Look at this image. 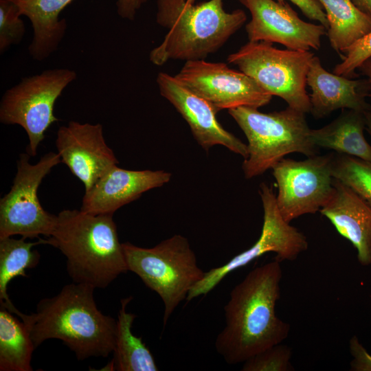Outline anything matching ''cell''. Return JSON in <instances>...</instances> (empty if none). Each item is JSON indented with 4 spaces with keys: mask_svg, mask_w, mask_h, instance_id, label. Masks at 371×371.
<instances>
[{
    "mask_svg": "<svg viewBox=\"0 0 371 371\" xmlns=\"http://www.w3.org/2000/svg\"><path fill=\"white\" fill-rule=\"evenodd\" d=\"M282 271L275 260L249 271L231 291L224 306L225 326L215 348L227 363L236 365L281 344L290 325L276 315Z\"/></svg>",
    "mask_w": 371,
    "mask_h": 371,
    "instance_id": "obj_1",
    "label": "cell"
},
{
    "mask_svg": "<svg viewBox=\"0 0 371 371\" xmlns=\"http://www.w3.org/2000/svg\"><path fill=\"white\" fill-rule=\"evenodd\" d=\"M95 288L72 282L55 296L41 300L36 312L21 313L35 348L47 339L61 340L78 360L107 357L115 346L117 320L100 312Z\"/></svg>",
    "mask_w": 371,
    "mask_h": 371,
    "instance_id": "obj_2",
    "label": "cell"
},
{
    "mask_svg": "<svg viewBox=\"0 0 371 371\" xmlns=\"http://www.w3.org/2000/svg\"><path fill=\"white\" fill-rule=\"evenodd\" d=\"M113 215L80 210H64L57 215L47 244L65 255L73 282L103 289L128 271Z\"/></svg>",
    "mask_w": 371,
    "mask_h": 371,
    "instance_id": "obj_3",
    "label": "cell"
},
{
    "mask_svg": "<svg viewBox=\"0 0 371 371\" xmlns=\"http://www.w3.org/2000/svg\"><path fill=\"white\" fill-rule=\"evenodd\" d=\"M157 23L168 30L159 45L150 52V60L163 65L170 60H202L217 52L245 23L240 9L231 12L223 0L194 5L186 0H157Z\"/></svg>",
    "mask_w": 371,
    "mask_h": 371,
    "instance_id": "obj_4",
    "label": "cell"
},
{
    "mask_svg": "<svg viewBox=\"0 0 371 371\" xmlns=\"http://www.w3.org/2000/svg\"><path fill=\"white\" fill-rule=\"evenodd\" d=\"M228 113L248 141V157L242 165L247 179L271 169L288 154L298 153L307 157L317 154L318 148L311 140V128L302 111L288 106L262 113L257 108L238 106Z\"/></svg>",
    "mask_w": 371,
    "mask_h": 371,
    "instance_id": "obj_5",
    "label": "cell"
},
{
    "mask_svg": "<svg viewBox=\"0 0 371 371\" xmlns=\"http://www.w3.org/2000/svg\"><path fill=\"white\" fill-rule=\"evenodd\" d=\"M128 271L157 293L164 306V326L190 291L204 276L188 240L175 234L151 248L122 243Z\"/></svg>",
    "mask_w": 371,
    "mask_h": 371,
    "instance_id": "obj_6",
    "label": "cell"
},
{
    "mask_svg": "<svg viewBox=\"0 0 371 371\" xmlns=\"http://www.w3.org/2000/svg\"><path fill=\"white\" fill-rule=\"evenodd\" d=\"M314 54L309 51L280 49L271 43L250 42L227 57L229 63L253 78L272 96L304 113L311 111L306 77Z\"/></svg>",
    "mask_w": 371,
    "mask_h": 371,
    "instance_id": "obj_7",
    "label": "cell"
},
{
    "mask_svg": "<svg viewBox=\"0 0 371 371\" xmlns=\"http://www.w3.org/2000/svg\"><path fill=\"white\" fill-rule=\"evenodd\" d=\"M76 76L75 71L67 68L47 69L23 78L3 95L0 122L19 125L25 131L30 155H36L45 131L58 121L54 113L55 102Z\"/></svg>",
    "mask_w": 371,
    "mask_h": 371,
    "instance_id": "obj_8",
    "label": "cell"
},
{
    "mask_svg": "<svg viewBox=\"0 0 371 371\" xmlns=\"http://www.w3.org/2000/svg\"><path fill=\"white\" fill-rule=\"evenodd\" d=\"M30 155L21 153L10 192L0 200V238L20 235L25 238L50 236L57 215L45 211L38 198L44 177L61 162L58 153L49 152L35 164Z\"/></svg>",
    "mask_w": 371,
    "mask_h": 371,
    "instance_id": "obj_9",
    "label": "cell"
},
{
    "mask_svg": "<svg viewBox=\"0 0 371 371\" xmlns=\"http://www.w3.org/2000/svg\"><path fill=\"white\" fill-rule=\"evenodd\" d=\"M260 195L263 207V224L259 238L250 248L227 262L205 272L203 278L190 291L186 301L207 294L230 273L267 253H275L276 260L281 262L295 260L308 249L304 234L282 216L272 188L262 183Z\"/></svg>",
    "mask_w": 371,
    "mask_h": 371,
    "instance_id": "obj_10",
    "label": "cell"
},
{
    "mask_svg": "<svg viewBox=\"0 0 371 371\" xmlns=\"http://www.w3.org/2000/svg\"><path fill=\"white\" fill-rule=\"evenodd\" d=\"M333 156L316 155L302 161L284 157L272 167L277 206L286 222L316 213L328 201L334 190Z\"/></svg>",
    "mask_w": 371,
    "mask_h": 371,
    "instance_id": "obj_11",
    "label": "cell"
},
{
    "mask_svg": "<svg viewBox=\"0 0 371 371\" xmlns=\"http://www.w3.org/2000/svg\"><path fill=\"white\" fill-rule=\"evenodd\" d=\"M175 77L207 100L216 113L238 106L258 109L269 104L272 98L253 78L224 63L188 60Z\"/></svg>",
    "mask_w": 371,
    "mask_h": 371,
    "instance_id": "obj_12",
    "label": "cell"
},
{
    "mask_svg": "<svg viewBox=\"0 0 371 371\" xmlns=\"http://www.w3.org/2000/svg\"><path fill=\"white\" fill-rule=\"evenodd\" d=\"M250 12L245 25L250 42L276 43L289 49H318L326 27L302 20L287 1L239 0Z\"/></svg>",
    "mask_w": 371,
    "mask_h": 371,
    "instance_id": "obj_13",
    "label": "cell"
},
{
    "mask_svg": "<svg viewBox=\"0 0 371 371\" xmlns=\"http://www.w3.org/2000/svg\"><path fill=\"white\" fill-rule=\"evenodd\" d=\"M56 146L63 161L89 190L118 164L106 144L102 124L71 121L59 128Z\"/></svg>",
    "mask_w": 371,
    "mask_h": 371,
    "instance_id": "obj_14",
    "label": "cell"
},
{
    "mask_svg": "<svg viewBox=\"0 0 371 371\" xmlns=\"http://www.w3.org/2000/svg\"><path fill=\"white\" fill-rule=\"evenodd\" d=\"M156 82L161 95L186 121L195 140L205 150L221 145L244 159L248 157L247 145L221 126L216 111L207 100L166 73L159 72Z\"/></svg>",
    "mask_w": 371,
    "mask_h": 371,
    "instance_id": "obj_15",
    "label": "cell"
},
{
    "mask_svg": "<svg viewBox=\"0 0 371 371\" xmlns=\"http://www.w3.org/2000/svg\"><path fill=\"white\" fill-rule=\"evenodd\" d=\"M164 170H131L113 166L85 191L80 210L92 214H113L149 190L170 181Z\"/></svg>",
    "mask_w": 371,
    "mask_h": 371,
    "instance_id": "obj_16",
    "label": "cell"
},
{
    "mask_svg": "<svg viewBox=\"0 0 371 371\" xmlns=\"http://www.w3.org/2000/svg\"><path fill=\"white\" fill-rule=\"evenodd\" d=\"M334 190L321 214L357 250L360 265H371V207L350 188L334 178Z\"/></svg>",
    "mask_w": 371,
    "mask_h": 371,
    "instance_id": "obj_17",
    "label": "cell"
},
{
    "mask_svg": "<svg viewBox=\"0 0 371 371\" xmlns=\"http://www.w3.org/2000/svg\"><path fill=\"white\" fill-rule=\"evenodd\" d=\"M306 85L311 89L310 112L316 118H322L340 109L371 110L366 100L368 88L370 89L368 81L352 80L330 73L322 67L317 56H314L310 65Z\"/></svg>",
    "mask_w": 371,
    "mask_h": 371,
    "instance_id": "obj_18",
    "label": "cell"
},
{
    "mask_svg": "<svg viewBox=\"0 0 371 371\" xmlns=\"http://www.w3.org/2000/svg\"><path fill=\"white\" fill-rule=\"evenodd\" d=\"M8 1L32 23L33 38L28 47L32 58L38 61L47 58L58 49L65 34L67 23L59 15L74 0Z\"/></svg>",
    "mask_w": 371,
    "mask_h": 371,
    "instance_id": "obj_19",
    "label": "cell"
},
{
    "mask_svg": "<svg viewBox=\"0 0 371 371\" xmlns=\"http://www.w3.org/2000/svg\"><path fill=\"white\" fill-rule=\"evenodd\" d=\"M364 111L348 109L328 124L311 129V140L317 148L333 150L371 162V145L364 136Z\"/></svg>",
    "mask_w": 371,
    "mask_h": 371,
    "instance_id": "obj_20",
    "label": "cell"
},
{
    "mask_svg": "<svg viewBox=\"0 0 371 371\" xmlns=\"http://www.w3.org/2000/svg\"><path fill=\"white\" fill-rule=\"evenodd\" d=\"M132 300L128 297L121 300L117 320V333L113 358L106 366L107 370L157 371L154 357L141 337H136L131 327L136 315L126 311V305Z\"/></svg>",
    "mask_w": 371,
    "mask_h": 371,
    "instance_id": "obj_21",
    "label": "cell"
},
{
    "mask_svg": "<svg viewBox=\"0 0 371 371\" xmlns=\"http://www.w3.org/2000/svg\"><path fill=\"white\" fill-rule=\"evenodd\" d=\"M325 10L327 35L333 49L340 54L371 31V17L352 0H317Z\"/></svg>",
    "mask_w": 371,
    "mask_h": 371,
    "instance_id": "obj_22",
    "label": "cell"
},
{
    "mask_svg": "<svg viewBox=\"0 0 371 371\" xmlns=\"http://www.w3.org/2000/svg\"><path fill=\"white\" fill-rule=\"evenodd\" d=\"M25 239H14L12 236L0 238V304L17 317L21 312L10 300L8 285L16 277L27 276L25 271L38 264L41 256L38 251L32 250L33 247L47 244L46 239L41 238L34 243Z\"/></svg>",
    "mask_w": 371,
    "mask_h": 371,
    "instance_id": "obj_23",
    "label": "cell"
},
{
    "mask_svg": "<svg viewBox=\"0 0 371 371\" xmlns=\"http://www.w3.org/2000/svg\"><path fill=\"white\" fill-rule=\"evenodd\" d=\"M5 307L0 308V370L32 371L35 348L25 323Z\"/></svg>",
    "mask_w": 371,
    "mask_h": 371,
    "instance_id": "obj_24",
    "label": "cell"
},
{
    "mask_svg": "<svg viewBox=\"0 0 371 371\" xmlns=\"http://www.w3.org/2000/svg\"><path fill=\"white\" fill-rule=\"evenodd\" d=\"M333 177L350 188L371 207V162L333 153Z\"/></svg>",
    "mask_w": 371,
    "mask_h": 371,
    "instance_id": "obj_25",
    "label": "cell"
},
{
    "mask_svg": "<svg viewBox=\"0 0 371 371\" xmlns=\"http://www.w3.org/2000/svg\"><path fill=\"white\" fill-rule=\"evenodd\" d=\"M291 348L281 344L269 347L252 356L245 362L243 371H291Z\"/></svg>",
    "mask_w": 371,
    "mask_h": 371,
    "instance_id": "obj_26",
    "label": "cell"
},
{
    "mask_svg": "<svg viewBox=\"0 0 371 371\" xmlns=\"http://www.w3.org/2000/svg\"><path fill=\"white\" fill-rule=\"evenodd\" d=\"M18 8L8 0H0V52L22 41L25 27Z\"/></svg>",
    "mask_w": 371,
    "mask_h": 371,
    "instance_id": "obj_27",
    "label": "cell"
},
{
    "mask_svg": "<svg viewBox=\"0 0 371 371\" xmlns=\"http://www.w3.org/2000/svg\"><path fill=\"white\" fill-rule=\"evenodd\" d=\"M341 57L333 73L347 78L353 76L355 70L371 57V31L346 49Z\"/></svg>",
    "mask_w": 371,
    "mask_h": 371,
    "instance_id": "obj_28",
    "label": "cell"
},
{
    "mask_svg": "<svg viewBox=\"0 0 371 371\" xmlns=\"http://www.w3.org/2000/svg\"><path fill=\"white\" fill-rule=\"evenodd\" d=\"M349 351L352 357L350 363L351 370L371 371V355L356 335L352 336L349 341Z\"/></svg>",
    "mask_w": 371,
    "mask_h": 371,
    "instance_id": "obj_29",
    "label": "cell"
},
{
    "mask_svg": "<svg viewBox=\"0 0 371 371\" xmlns=\"http://www.w3.org/2000/svg\"><path fill=\"white\" fill-rule=\"evenodd\" d=\"M280 2L291 1L309 19L318 21L326 30L328 27L327 17L323 7L317 0H277Z\"/></svg>",
    "mask_w": 371,
    "mask_h": 371,
    "instance_id": "obj_30",
    "label": "cell"
},
{
    "mask_svg": "<svg viewBox=\"0 0 371 371\" xmlns=\"http://www.w3.org/2000/svg\"><path fill=\"white\" fill-rule=\"evenodd\" d=\"M148 0H117V12L120 16L133 20L137 12Z\"/></svg>",
    "mask_w": 371,
    "mask_h": 371,
    "instance_id": "obj_31",
    "label": "cell"
},
{
    "mask_svg": "<svg viewBox=\"0 0 371 371\" xmlns=\"http://www.w3.org/2000/svg\"><path fill=\"white\" fill-rule=\"evenodd\" d=\"M359 69L362 74L367 78L371 90V57L364 61Z\"/></svg>",
    "mask_w": 371,
    "mask_h": 371,
    "instance_id": "obj_32",
    "label": "cell"
},
{
    "mask_svg": "<svg viewBox=\"0 0 371 371\" xmlns=\"http://www.w3.org/2000/svg\"><path fill=\"white\" fill-rule=\"evenodd\" d=\"M354 3L371 17V0H352Z\"/></svg>",
    "mask_w": 371,
    "mask_h": 371,
    "instance_id": "obj_33",
    "label": "cell"
},
{
    "mask_svg": "<svg viewBox=\"0 0 371 371\" xmlns=\"http://www.w3.org/2000/svg\"><path fill=\"white\" fill-rule=\"evenodd\" d=\"M366 129L371 137V110L364 111Z\"/></svg>",
    "mask_w": 371,
    "mask_h": 371,
    "instance_id": "obj_34",
    "label": "cell"
},
{
    "mask_svg": "<svg viewBox=\"0 0 371 371\" xmlns=\"http://www.w3.org/2000/svg\"><path fill=\"white\" fill-rule=\"evenodd\" d=\"M188 3H194L195 0H186Z\"/></svg>",
    "mask_w": 371,
    "mask_h": 371,
    "instance_id": "obj_35",
    "label": "cell"
}]
</instances>
